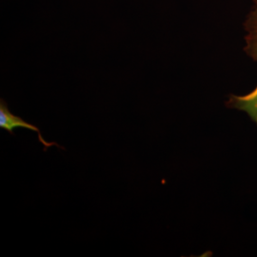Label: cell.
<instances>
[{"mask_svg":"<svg viewBox=\"0 0 257 257\" xmlns=\"http://www.w3.org/2000/svg\"><path fill=\"white\" fill-rule=\"evenodd\" d=\"M0 128L1 130L7 131L12 136H14V131L16 128H27L32 132L37 133L38 141L43 145L44 152H47V150L49 148L53 147V146H55L60 150L65 151V147L60 146L56 142H47L44 138L42 137L40 130L37 128V126H35L34 124H31L29 122H26L19 115L14 114L9 110L7 102L5 101L3 98L0 99Z\"/></svg>","mask_w":257,"mask_h":257,"instance_id":"1","label":"cell"},{"mask_svg":"<svg viewBox=\"0 0 257 257\" xmlns=\"http://www.w3.org/2000/svg\"><path fill=\"white\" fill-rule=\"evenodd\" d=\"M244 29L246 32L244 51L257 62V0L252 2V6L244 22Z\"/></svg>","mask_w":257,"mask_h":257,"instance_id":"2","label":"cell"},{"mask_svg":"<svg viewBox=\"0 0 257 257\" xmlns=\"http://www.w3.org/2000/svg\"><path fill=\"white\" fill-rule=\"evenodd\" d=\"M225 105L229 109H235L246 112L250 119L257 124V85L252 91L246 94H230Z\"/></svg>","mask_w":257,"mask_h":257,"instance_id":"3","label":"cell"}]
</instances>
